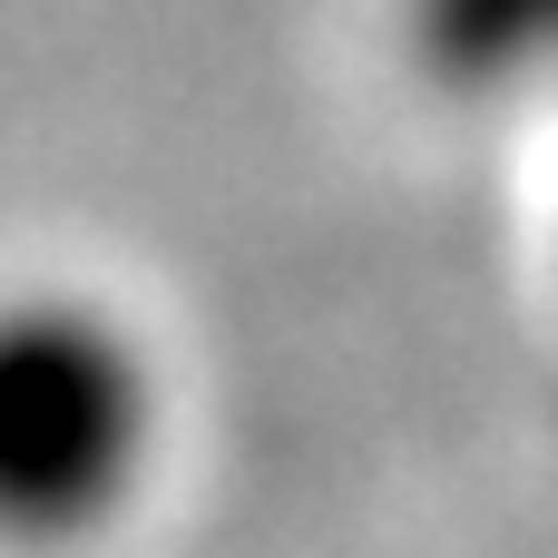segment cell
Returning a JSON list of instances; mask_svg holds the SVG:
<instances>
[{
	"instance_id": "obj_2",
	"label": "cell",
	"mask_w": 558,
	"mask_h": 558,
	"mask_svg": "<svg viewBox=\"0 0 558 558\" xmlns=\"http://www.w3.org/2000/svg\"><path fill=\"white\" fill-rule=\"evenodd\" d=\"M412 39L451 88L558 78V0H412Z\"/></svg>"
},
{
	"instance_id": "obj_1",
	"label": "cell",
	"mask_w": 558,
	"mask_h": 558,
	"mask_svg": "<svg viewBox=\"0 0 558 558\" xmlns=\"http://www.w3.org/2000/svg\"><path fill=\"white\" fill-rule=\"evenodd\" d=\"M147 461V363L88 304H20L0 343V500L10 530H88Z\"/></svg>"
}]
</instances>
